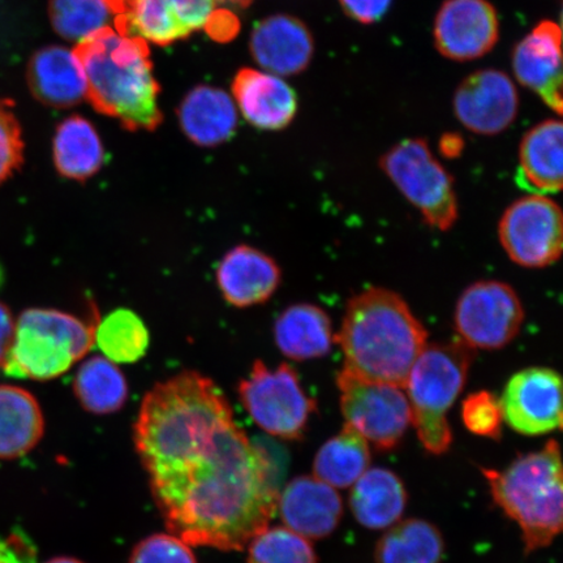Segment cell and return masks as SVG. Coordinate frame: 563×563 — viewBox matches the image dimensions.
Returning <instances> with one entry per match:
<instances>
[{
  "mask_svg": "<svg viewBox=\"0 0 563 563\" xmlns=\"http://www.w3.org/2000/svg\"><path fill=\"white\" fill-rule=\"evenodd\" d=\"M133 439L167 530L189 547L244 551L276 516L269 456L201 373L181 372L147 391Z\"/></svg>",
  "mask_w": 563,
  "mask_h": 563,
  "instance_id": "obj_1",
  "label": "cell"
},
{
  "mask_svg": "<svg viewBox=\"0 0 563 563\" xmlns=\"http://www.w3.org/2000/svg\"><path fill=\"white\" fill-rule=\"evenodd\" d=\"M427 336L402 297L372 287L349 300L334 342L344 355L343 369L405 389L412 365L427 346Z\"/></svg>",
  "mask_w": 563,
  "mask_h": 563,
  "instance_id": "obj_2",
  "label": "cell"
},
{
  "mask_svg": "<svg viewBox=\"0 0 563 563\" xmlns=\"http://www.w3.org/2000/svg\"><path fill=\"white\" fill-rule=\"evenodd\" d=\"M89 100L131 131H154L162 122L159 86L146 42L112 27L77 44Z\"/></svg>",
  "mask_w": 563,
  "mask_h": 563,
  "instance_id": "obj_3",
  "label": "cell"
},
{
  "mask_svg": "<svg viewBox=\"0 0 563 563\" xmlns=\"http://www.w3.org/2000/svg\"><path fill=\"white\" fill-rule=\"evenodd\" d=\"M493 501L520 528L527 554L551 545L562 531L563 477L559 442L519 455L508 467L482 468Z\"/></svg>",
  "mask_w": 563,
  "mask_h": 563,
  "instance_id": "obj_4",
  "label": "cell"
},
{
  "mask_svg": "<svg viewBox=\"0 0 563 563\" xmlns=\"http://www.w3.org/2000/svg\"><path fill=\"white\" fill-rule=\"evenodd\" d=\"M473 350L461 341L427 344L408 375L405 390L412 426L429 454L442 455L453 443L450 408L466 385Z\"/></svg>",
  "mask_w": 563,
  "mask_h": 563,
  "instance_id": "obj_5",
  "label": "cell"
},
{
  "mask_svg": "<svg viewBox=\"0 0 563 563\" xmlns=\"http://www.w3.org/2000/svg\"><path fill=\"white\" fill-rule=\"evenodd\" d=\"M96 323L58 309H27L15 322L4 372L35 382L65 375L95 346Z\"/></svg>",
  "mask_w": 563,
  "mask_h": 563,
  "instance_id": "obj_6",
  "label": "cell"
},
{
  "mask_svg": "<svg viewBox=\"0 0 563 563\" xmlns=\"http://www.w3.org/2000/svg\"><path fill=\"white\" fill-rule=\"evenodd\" d=\"M244 410L263 431L286 441L305 438L316 400L301 386L298 372L288 364L271 369L263 361L252 365L238 386Z\"/></svg>",
  "mask_w": 563,
  "mask_h": 563,
  "instance_id": "obj_7",
  "label": "cell"
},
{
  "mask_svg": "<svg viewBox=\"0 0 563 563\" xmlns=\"http://www.w3.org/2000/svg\"><path fill=\"white\" fill-rule=\"evenodd\" d=\"M379 167L429 227L448 231L457 220L454 179L424 139H407L387 151Z\"/></svg>",
  "mask_w": 563,
  "mask_h": 563,
  "instance_id": "obj_8",
  "label": "cell"
},
{
  "mask_svg": "<svg viewBox=\"0 0 563 563\" xmlns=\"http://www.w3.org/2000/svg\"><path fill=\"white\" fill-rule=\"evenodd\" d=\"M344 424L379 452L399 446L412 426L411 406L404 387L369 382L343 369L336 376Z\"/></svg>",
  "mask_w": 563,
  "mask_h": 563,
  "instance_id": "obj_9",
  "label": "cell"
},
{
  "mask_svg": "<svg viewBox=\"0 0 563 563\" xmlns=\"http://www.w3.org/2000/svg\"><path fill=\"white\" fill-rule=\"evenodd\" d=\"M525 321V309L514 288L504 282L481 280L456 302L454 327L471 350H498L514 341Z\"/></svg>",
  "mask_w": 563,
  "mask_h": 563,
  "instance_id": "obj_10",
  "label": "cell"
},
{
  "mask_svg": "<svg viewBox=\"0 0 563 563\" xmlns=\"http://www.w3.org/2000/svg\"><path fill=\"white\" fill-rule=\"evenodd\" d=\"M499 242L511 262L543 269L558 263L563 244V218L558 202L530 195L505 210L498 227Z\"/></svg>",
  "mask_w": 563,
  "mask_h": 563,
  "instance_id": "obj_11",
  "label": "cell"
},
{
  "mask_svg": "<svg viewBox=\"0 0 563 563\" xmlns=\"http://www.w3.org/2000/svg\"><path fill=\"white\" fill-rule=\"evenodd\" d=\"M503 417L514 431L543 435L562 428V382L551 368L532 367L514 375L499 398Z\"/></svg>",
  "mask_w": 563,
  "mask_h": 563,
  "instance_id": "obj_12",
  "label": "cell"
},
{
  "mask_svg": "<svg viewBox=\"0 0 563 563\" xmlns=\"http://www.w3.org/2000/svg\"><path fill=\"white\" fill-rule=\"evenodd\" d=\"M454 114L476 135L495 136L516 121L519 96L516 84L498 69H481L456 88Z\"/></svg>",
  "mask_w": 563,
  "mask_h": 563,
  "instance_id": "obj_13",
  "label": "cell"
},
{
  "mask_svg": "<svg viewBox=\"0 0 563 563\" xmlns=\"http://www.w3.org/2000/svg\"><path fill=\"white\" fill-rule=\"evenodd\" d=\"M434 45L445 58L468 62L493 51L499 20L488 0H445L434 19Z\"/></svg>",
  "mask_w": 563,
  "mask_h": 563,
  "instance_id": "obj_14",
  "label": "cell"
},
{
  "mask_svg": "<svg viewBox=\"0 0 563 563\" xmlns=\"http://www.w3.org/2000/svg\"><path fill=\"white\" fill-rule=\"evenodd\" d=\"M562 32L554 21H541L514 48L512 70L523 87L539 95L562 115Z\"/></svg>",
  "mask_w": 563,
  "mask_h": 563,
  "instance_id": "obj_15",
  "label": "cell"
},
{
  "mask_svg": "<svg viewBox=\"0 0 563 563\" xmlns=\"http://www.w3.org/2000/svg\"><path fill=\"white\" fill-rule=\"evenodd\" d=\"M282 520L288 530L307 540L330 537L343 517L340 493L314 476H298L278 498Z\"/></svg>",
  "mask_w": 563,
  "mask_h": 563,
  "instance_id": "obj_16",
  "label": "cell"
},
{
  "mask_svg": "<svg viewBox=\"0 0 563 563\" xmlns=\"http://www.w3.org/2000/svg\"><path fill=\"white\" fill-rule=\"evenodd\" d=\"M251 53L266 73L279 77L299 75L311 65L313 35L298 18L273 15L260 21L253 30Z\"/></svg>",
  "mask_w": 563,
  "mask_h": 563,
  "instance_id": "obj_17",
  "label": "cell"
},
{
  "mask_svg": "<svg viewBox=\"0 0 563 563\" xmlns=\"http://www.w3.org/2000/svg\"><path fill=\"white\" fill-rule=\"evenodd\" d=\"M217 285L230 306L250 308L264 305L280 285L276 260L251 245H236L218 264Z\"/></svg>",
  "mask_w": 563,
  "mask_h": 563,
  "instance_id": "obj_18",
  "label": "cell"
},
{
  "mask_svg": "<svg viewBox=\"0 0 563 563\" xmlns=\"http://www.w3.org/2000/svg\"><path fill=\"white\" fill-rule=\"evenodd\" d=\"M236 108L245 121L264 131H280L290 125L298 112V96L277 75L244 68L232 84Z\"/></svg>",
  "mask_w": 563,
  "mask_h": 563,
  "instance_id": "obj_19",
  "label": "cell"
},
{
  "mask_svg": "<svg viewBox=\"0 0 563 563\" xmlns=\"http://www.w3.org/2000/svg\"><path fill=\"white\" fill-rule=\"evenodd\" d=\"M32 95L53 108H69L88 95L86 74L75 51L46 46L32 56L26 70Z\"/></svg>",
  "mask_w": 563,
  "mask_h": 563,
  "instance_id": "obj_20",
  "label": "cell"
},
{
  "mask_svg": "<svg viewBox=\"0 0 563 563\" xmlns=\"http://www.w3.org/2000/svg\"><path fill=\"white\" fill-rule=\"evenodd\" d=\"M563 125L548 119L528 131L520 143L517 183L531 195L562 189Z\"/></svg>",
  "mask_w": 563,
  "mask_h": 563,
  "instance_id": "obj_21",
  "label": "cell"
},
{
  "mask_svg": "<svg viewBox=\"0 0 563 563\" xmlns=\"http://www.w3.org/2000/svg\"><path fill=\"white\" fill-rule=\"evenodd\" d=\"M178 115L186 136L203 147L227 143L238 126L234 98L214 87L200 86L189 91Z\"/></svg>",
  "mask_w": 563,
  "mask_h": 563,
  "instance_id": "obj_22",
  "label": "cell"
},
{
  "mask_svg": "<svg viewBox=\"0 0 563 563\" xmlns=\"http://www.w3.org/2000/svg\"><path fill=\"white\" fill-rule=\"evenodd\" d=\"M407 490L393 471L368 468L352 487L350 509L357 523L368 530H385L399 522L407 506Z\"/></svg>",
  "mask_w": 563,
  "mask_h": 563,
  "instance_id": "obj_23",
  "label": "cell"
},
{
  "mask_svg": "<svg viewBox=\"0 0 563 563\" xmlns=\"http://www.w3.org/2000/svg\"><path fill=\"white\" fill-rule=\"evenodd\" d=\"M274 341L292 361L327 356L334 343L332 320L322 308L308 302L290 306L274 323Z\"/></svg>",
  "mask_w": 563,
  "mask_h": 563,
  "instance_id": "obj_24",
  "label": "cell"
},
{
  "mask_svg": "<svg viewBox=\"0 0 563 563\" xmlns=\"http://www.w3.org/2000/svg\"><path fill=\"white\" fill-rule=\"evenodd\" d=\"M45 432L44 413L30 391L0 385V460L32 452Z\"/></svg>",
  "mask_w": 563,
  "mask_h": 563,
  "instance_id": "obj_25",
  "label": "cell"
},
{
  "mask_svg": "<svg viewBox=\"0 0 563 563\" xmlns=\"http://www.w3.org/2000/svg\"><path fill=\"white\" fill-rule=\"evenodd\" d=\"M53 157L56 170L75 181H87L101 170L104 150L100 135L87 119L70 117L55 131Z\"/></svg>",
  "mask_w": 563,
  "mask_h": 563,
  "instance_id": "obj_26",
  "label": "cell"
},
{
  "mask_svg": "<svg viewBox=\"0 0 563 563\" xmlns=\"http://www.w3.org/2000/svg\"><path fill=\"white\" fill-rule=\"evenodd\" d=\"M371 466L369 443L344 424L342 431L328 440L317 452L313 476L335 489L354 485Z\"/></svg>",
  "mask_w": 563,
  "mask_h": 563,
  "instance_id": "obj_27",
  "label": "cell"
},
{
  "mask_svg": "<svg viewBox=\"0 0 563 563\" xmlns=\"http://www.w3.org/2000/svg\"><path fill=\"white\" fill-rule=\"evenodd\" d=\"M445 540L438 527L422 519H407L390 527L378 540L376 563H441Z\"/></svg>",
  "mask_w": 563,
  "mask_h": 563,
  "instance_id": "obj_28",
  "label": "cell"
},
{
  "mask_svg": "<svg viewBox=\"0 0 563 563\" xmlns=\"http://www.w3.org/2000/svg\"><path fill=\"white\" fill-rule=\"evenodd\" d=\"M74 393L84 410L110 415L122 410L129 399V383L121 368L104 356H91L74 379Z\"/></svg>",
  "mask_w": 563,
  "mask_h": 563,
  "instance_id": "obj_29",
  "label": "cell"
},
{
  "mask_svg": "<svg viewBox=\"0 0 563 563\" xmlns=\"http://www.w3.org/2000/svg\"><path fill=\"white\" fill-rule=\"evenodd\" d=\"M95 344L112 363L132 364L145 356L150 332L139 314L119 308L96 323Z\"/></svg>",
  "mask_w": 563,
  "mask_h": 563,
  "instance_id": "obj_30",
  "label": "cell"
},
{
  "mask_svg": "<svg viewBox=\"0 0 563 563\" xmlns=\"http://www.w3.org/2000/svg\"><path fill=\"white\" fill-rule=\"evenodd\" d=\"M48 15L60 37L80 44L110 27V20L117 13L109 0H52Z\"/></svg>",
  "mask_w": 563,
  "mask_h": 563,
  "instance_id": "obj_31",
  "label": "cell"
},
{
  "mask_svg": "<svg viewBox=\"0 0 563 563\" xmlns=\"http://www.w3.org/2000/svg\"><path fill=\"white\" fill-rule=\"evenodd\" d=\"M246 548V563H319L309 540L287 527L265 528Z\"/></svg>",
  "mask_w": 563,
  "mask_h": 563,
  "instance_id": "obj_32",
  "label": "cell"
},
{
  "mask_svg": "<svg viewBox=\"0 0 563 563\" xmlns=\"http://www.w3.org/2000/svg\"><path fill=\"white\" fill-rule=\"evenodd\" d=\"M464 427L478 438L499 440L503 435V410L495 394L482 390L470 394L462 404Z\"/></svg>",
  "mask_w": 563,
  "mask_h": 563,
  "instance_id": "obj_33",
  "label": "cell"
},
{
  "mask_svg": "<svg viewBox=\"0 0 563 563\" xmlns=\"http://www.w3.org/2000/svg\"><path fill=\"white\" fill-rule=\"evenodd\" d=\"M24 140L13 103L0 97V185L10 179L24 162Z\"/></svg>",
  "mask_w": 563,
  "mask_h": 563,
  "instance_id": "obj_34",
  "label": "cell"
},
{
  "mask_svg": "<svg viewBox=\"0 0 563 563\" xmlns=\"http://www.w3.org/2000/svg\"><path fill=\"white\" fill-rule=\"evenodd\" d=\"M130 563H197L191 547L173 533H156L140 541Z\"/></svg>",
  "mask_w": 563,
  "mask_h": 563,
  "instance_id": "obj_35",
  "label": "cell"
},
{
  "mask_svg": "<svg viewBox=\"0 0 563 563\" xmlns=\"http://www.w3.org/2000/svg\"><path fill=\"white\" fill-rule=\"evenodd\" d=\"M176 18L187 33L207 27L216 16L218 0H170Z\"/></svg>",
  "mask_w": 563,
  "mask_h": 563,
  "instance_id": "obj_36",
  "label": "cell"
},
{
  "mask_svg": "<svg viewBox=\"0 0 563 563\" xmlns=\"http://www.w3.org/2000/svg\"><path fill=\"white\" fill-rule=\"evenodd\" d=\"M346 15L361 24H373L382 20L390 10L393 0H340Z\"/></svg>",
  "mask_w": 563,
  "mask_h": 563,
  "instance_id": "obj_37",
  "label": "cell"
},
{
  "mask_svg": "<svg viewBox=\"0 0 563 563\" xmlns=\"http://www.w3.org/2000/svg\"><path fill=\"white\" fill-rule=\"evenodd\" d=\"M13 334H15V321H13L9 307L0 302V368L4 367L7 356H9Z\"/></svg>",
  "mask_w": 563,
  "mask_h": 563,
  "instance_id": "obj_38",
  "label": "cell"
},
{
  "mask_svg": "<svg viewBox=\"0 0 563 563\" xmlns=\"http://www.w3.org/2000/svg\"><path fill=\"white\" fill-rule=\"evenodd\" d=\"M464 150V140L457 133H445L440 140V152L443 157L457 158Z\"/></svg>",
  "mask_w": 563,
  "mask_h": 563,
  "instance_id": "obj_39",
  "label": "cell"
},
{
  "mask_svg": "<svg viewBox=\"0 0 563 563\" xmlns=\"http://www.w3.org/2000/svg\"><path fill=\"white\" fill-rule=\"evenodd\" d=\"M109 2L111 3L112 9H114L117 15H119V13L123 11L124 5L126 2H129V0H109Z\"/></svg>",
  "mask_w": 563,
  "mask_h": 563,
  "instance_id": "obj_40",
  "label": "cell"
},
{
  "mask_svg": "<svg viewBox=\"0 0 563 563\" xmlns=\"http://www.w3.org/2000/svg\"><path fill=\"white\" fill-rule=\"evenodd\" d=\"M45 563H84L80 560L73 559V558H56L51 561H47Z\"/></svg>",
  "mask_w": 563,
  "mask_h": 563,
  "instance_id": "obj_41",
  "label": "cell"
},
{
  "mask_svg": "<svg viewBox=\"0 0 563 563\" xmlns=\"http://www.w3.org/2000/svg\"><path fill=\"white\" fill-rule=\"evenodd\" d=\"M223 2H228L239 7H246L252 3V0H223Z\"/></svg>",
  "mask_w": 563,
  "mask_h": 563,
  "instance_id": "obj_42",
  "label": "cell"
},
{
  "mask_svg": "<svg viewBox=\"0 0 563 563\" xmlns=\"http://www.w3.org/2000/svg\"><path fill=\"white\" fill-rule=\"evenodd\" d=\"M4 282V272L2 265H0V287H2Z\"/></svg>",
  "mask_w": 563,
  "mask_h": 563,
  "instance_id": "obj_43",
  "label": "cell"
}]
</instances>
